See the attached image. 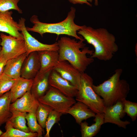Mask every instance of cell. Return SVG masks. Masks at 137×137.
<instances>
[{
    "instance_id": "9c48e42d",
    "label": "cell",
    "mask_w": 137,
    "mask_h": 137,
    "mask_svg": "<svg viewBox=\"0 0 137 137\" xmlns=\"http://www.w3.org/2000/svg\"><path fill=\"white\" fill-rule=\"evenodd\" d=\"M125 114L123 111V102L121 100L118 101L112 105L106 107L104 113V123H111L126 129V126L130 122L126 120H121Z\"/></svg>"
},
{
    "instance_id": "836d02e7",
    "label": "cell",
    "mask_w": 137,
    "mask_h": 137,
    "mask_svg": "<svg viewBox=\"0 0 137 137\" xmlns=\"http://www.w3.org/2000/svg\"><path fill=\"white\" fill-rule=\"evenodd\" d=\"M3 132L0 129V137L1 135L2 134Z\"/></svg>"
},
{
    "instance_id": "d6a6232c",
    "label": "cell",
    "mask_w": 137,
    "mask_h": 137,
    "mask_svg": "<svg viewBox=\"0 0 137 137\" xmlns=\"http://www.w3.org/2000/svg\"><path fill=\"white\" fill-rule=\"evenodd\" d=\"M1 39L0 36V53L1 50L2 49V47L1 45Z\"/></svg>"
},
{
    "instance_id": "ac0fdd59",
    "label": "cell",
    "mask_w": 137,
    "mask_h": 137,
    "mask_svg": "<svg viewBox=\"0 0 137 137\" xmlns=\"http://www.w3.org/2000/svg\"><path fill=\"white\" fill-rule=\"evenodd\" d=\"M32 79H28L20 77L16 79L10 90L11 103L23 96L28 91L30 90Z\"/></svg>"
},
{
    "instance_id": "d4e9b609",
    "label": "cell",
    "mask_w": 137,
    "mask_h": 137,
    "mask_svg": "<svg viewBox=\"0 0 137 137\" xmlns=\"http://www.w3.org/2000/svg\"><path fill=\"white\" fill-rule=\"evenodd\" d=\"M36 112L27 113L26 118L30 132L37 133V137H42L44 132V129L39 125L36 116Z\"/></svg>"
},
{
    "instance_id": "cb8c5ba5",
    "label": "cell",
    "mask_w": 137,
    "mask_h": 137,
    "mask_svg": "<svg viewBox=\"0 0 137 137\" xmlns=\"http://www.w3.org/2000/svg\"><path fill=\"white\" fill-rule=\"evenodd\" d=\"M53 109L50 107L39 102L35 114L38 123L44 129L45 127L46 121L50 112Z\"/></svg>"
},
{
    "instance_id": "7402d4cb",
    "label": "cell",
    "mask_w": 137,
    "mask_h": 137,
    "mask_svg": "<svg viewBox=\"0 0 137 137\" xmlns=\"http://www.w3.org/2000/svg\"><path fill=\"white\" fill-rule=\"evenodd\" d=\"M12 115L8 121L14 128L26 132H30L26 125L27 113L20 112L10 108Z\"/></svg>"
},
{
    "instance_id": "ffe728a7",
    "label": "cell",
    "mask_w": 137,
    "mask_h": 137,
    "mask_svg": "<svg viewBox=\"0 0 137 137\" xmlns=\"http://www.w3.org/2000/svg\"><path fill=\"white\" fill-rule=\"evenodd\" d=\"M51 72L41 76H36L33 79L30 91L36 98L43 95L48 90L49 87L48 78Z\"/></svg>"
},
{
    "instance_id": "d6986e66",
    "label": "cell",
    "mask_w": 137,
    "mask_h": 137,
    "mask_svg": "<svg viewBox=\"0 0 137 137\" xmlns=\"http://www.w3.org/2000/svg\"><path fill=\"white\" fill-rule=\"evenodd\" d=\"M104 114H96L94 119L95 122L90 126L85 121L81 122L80 124L81 137H92L96 135L101 125L104 124Z\"/></svg>"
},
{
    "instance_id": "f1b7e54d",
    "label": "cell",
    "mask_w": 137,
    "mask_h": 137,
    "mask_svg": "<svg viewBox=\"0 0 137 137\" xmlns=\"http://www.w3.org/2000/svg\"><path fill=\"white\" fill-rule=\"evenodd\" d=\"M20 0H0V12H4L13 9L19 13H22V10L19 7L18 3Z\"/></svg>"
},
{
    "instance_id": "5bb4252c",
    "label": "cell",
    "mask_w": 137,
    "mask_h": 137,
    "mask_svg": "<svg viewBox=\"0 0 137 137\" xmlns=\"http://www.w3.org/2000/svg\"><path fill=\"white\" fill-rule=\"evenodd\" d=\"M41 67L36 76H41L53 70L59 61L58 51L45 50L38 52Z\"/></svg>"
},
{
    "instance_id": "f546056e",
    "label": "cell",
    "mask_w": 137,
    "mask_h": 137,
    "mask_svg": "<svg viewBox=\"0 0 137 137\" xmlns=\"http://www.w3.org/2000/svg\"><path fill=\"white\" fill-rule=\"evenodd\" d=\"M7 61L3 55L0 54V75L3 73L4 67Z\"/></svg>"
},
{
    "instance_id": "7a4b0ae2",
    "label": "cell",
    "mask_w": 137,
    "mask_h": 137,
    "mask_svg": "<svg viewBox=\"0 0 137 137\" xmlns=\"http://www.w3.org/2000/svg\"><path fill=\"white\" fill-rule=\"evenodd\" d=\"M83 41L61 37L57 42L59 46V61H66L80 73L84 72L88 67L94 61L92 55L94 50L85 46Z\"/></svg>"
},
{
    "instance_id": "1f68e13d",
    "label": "cell",
    "mask_w": 137,
    "mask_h": 137,
    "mask_svg": "<svg viewBox=\"0 0 137 137\" xmlns=\"http://www.w3.org/2000/svg\"><path fill=\"white\" fill-rule=\"evenodd\" d=\"M92 1V0H90V1ZM95 5L96 6H97L98 5V0H95L94 2Z\"/></svg>"
},
{
    "instance_id": "30bf717a",
    "label": "cell",
    "mask_w": 137,
    "mask_h": 137,
    "mask_svg": "<svg viewBox=\"0 0 137 137\" xmlns=\"http://www.w3.org/2000/svg\"><path fill=\"white\" fill-rule=\"evenodd\" d=\"M49 86L57 89L66 96L74 98L78 89L70 82L63 78L54 69L50 73L48 78Z\"/></svg>"
},
{
    "instance_id": "83f0119b",
    "label": "cell",
    "mask_w": 137,
    "mask_h": 137,
    "mask_svg": "<svg viewBox=\"0 0 137 137\" xmlns=\"http://www.w3.org/2000/svg\"><path fill=\"white\" fill-rule=\"evenodd\" d=\"M123 105V111L133 122L137 117V103L124 99L121 100Z\"/></svg>"
},
{
    "instance_id": "277c9868",
    "label": "cell",
    "mask_w": 137,
    "mask_h": 137,
    "mask_svg": "<svg viewBox=\"0 0 137 137\" xmlns=\"http://www.w3.org/2000/svg\"><path fill=\"white\" fill-rule=\"evenodd\" d=\"M123 71L122 68H117L107 80L99 85H92L94 91L102 97L106 107L112 105L127 97L130 86L126 80L120 78Z\"/></svg>"
},
{
    "instance_id": "4dcf8cb0",
    "label": "cell",
    "mask_w": 137,
    "mask_h": 137,
    "mask_svg": "<svg viewBox=\"0 0 137 137\" xmlns=\"http://www.w3.org/2000/svg\"><path fill=\"white\" fill-rule=\"evenodd\" d=\"M71 3L74 4H86L88 6L92 7V5L89 3L88 1L89 0H68Z\"/></svg>"
},
{
    "instance_id": "484cf974",
    "label": "cell",
    "mask_w": 137,
    "mask_h": 137,
    "mask_svg": "<svg viewBox=\"0 0 137 137\" xmlns=\"http://www.w3.org/2000/svg\"><path fill=\"white\" fill-rule=\"evenodd\" d=\"M62 114L54 110H52L49 113L47 118L45 124L46 131L45 137H49L50 132L52 128L56 123L60 121Z\"/></svg>"
},
{
    "instance_id": "e0dca14e",
    "label": "cell",
    "mask_w": 137,
    "mask_h": 137,
    "mask_svg": "<svg viewBox=\"0 0 137 137\" xmlns=\"http://www.w3.org/2000/svg\"><path fill=\"white\" fill-rule=\"evenodd\" d=\"M27 56V53H26L8 60L4 67L3 72L14 79H17L21 77L22 66Z\"/></svg>"
},
{
    "instance_id": "4316f807",
    "label": "cell",
    "mask_w": 137,
    "mask_h": 137,
    "mask_svg": "<svg viewBox=\"0 0 137 137\" xmlns=\"http://www.w3.org/2000/svg\"><path fill=\"white\" fill-rule=\"evenodd\" d=\"M16 79L4 72L0 75V96L10 90Z\"/></svg>"
},
{
    "instance_id": "44dd1931",
    "label": "cell",
    "mask_w": 137,
    "mask_h": 137,
    "mask_svg": "<svg viewBox=\"0 0 137 137\" xmlns=\"http://www.w3.org/2000/svg\"><path fill=\"white\" fill-rule=\"evenodd\" d=\"M11 103L10 91L0 96V126L8 121L12 115L10 110Z\"/></svg>"
},
{
    "instance_id": "9a60e30c",
    "label": "cell",
    "mask_w": 137,
    "mask_h": 137,
    "mask_svg": "<svg viewBox=\"0 0 137 137\" xmlns=\"http://www.w3.org/2000/svg\"><path fill=\"white\" fill-rule=\"evenodd\" d=\"M39 102L31 93L28 91L21 97L11 103L10 108L26 113L36 112Z\"/></svg>"
},
{
    "instance_id": "8992f818",
    "label": "cell",
    "mask_w": 137,
    "mask_h": 137,
    "mask_svg": "<svg viewBox=\"0 0 137 137\" xmlns=\"http://www.w3.org/2000/svg\"><path fill=\"white\" fill-rule=\"evenodd\" d=\"M37 99L39 102L62 114H66L68 110L76 102L74 98L66 96L50 86L45 93Z\"/></svg>"
},
{
    "instance_id": "3957f363",
    "label": "cell",
    "mask_w": 137,
    "mask_h": 137,
    "mask_svg": "<svg viewBox=\"0 0 137 137\" xmlns=\"http://www.w3.org/2000/svg\"><path fill=\"white\" fill-rule=\"evenodd\" d=\"M75 12V9L71 7L64 20L58 23H53L41 22L39 21L37 16L33 15L30 20L33 25L32 27H26L27 30L28 31L38 33L42 37L46 33L55 34L58 36L65 35L73 37L76 39L84 41V39L81 36H78L77 33L84 25L79 26L75 24L74 20Z\"/></svg>"
},
{
    "instance_id": "2e32d148",
    "label": "cell",
    "mask_w": 137,
    "mask_h": 137,
    "mask_svg": "<svg viewBox=\"0 0 137 137\" xmlns=\"http://www.w3.org/2000/svg\"><path fill=\"white\" fill-rule=\"evenodd\" d=\"M66 114L72 115L79 125L84 120L94 117L96 114L87 106L79 101L73 105L67 111Z\"/></svg>"
},
{
    "instance_id": "ba28073f",
    "label": "cell",
    "mask_w": 137,
    "mask_h": 137,
    "mask_svg": "<svg viewBox=\"0 0 137 137\" xmlns=\"http://www.w3.org/2000/svg\"><path fill=\"white\" fill-rule=\"evenodd\" d=\"M25 20L24 18H21L19 20L18 23L26 45L27 56L34 52L45 50L58 51L59 48L57 42L50 44H44L31 35L27 30L25 24Z\"/></svg>"
},
{
    "instance_id": "8fae6325",
    "label": "cell",
    "mask_w": 137,
    "mask_h": 137,
    "mask_svg": "<svg viewBox=\"0 0 137 137\" xmlns=\"http://www.w3.org/2000/svg\"><path fill=\"white\" fill-rule=\"evenodd\" d=\"M63 78L78 89L81 73L66 61H58L54 69Z\"/></svg>"
},
{
    "instance_id": "7c38bea8",
    "label": "cell",
    "mask_w": 137,
    "mask_h": 137,
    "mask_svg": "<svg viewBox=\"0 0 137 137\" xmlns=\"http://www.w3.org/2000/svg\"><path fill=\"white\" fill-rule=\"evenodd\" d=\"M41 63L37 52H32L27 56L21 68V77L28 79H33L38 73Z\"/></svg>"
},
{
    "instance_id": "603a6c76",
    "label": "cell",
    "mask_w": 137,
    "mask_h": 137,
    "mask_svg": "<svg viewBox=\"0 0 137 137\" xmlns=\"http://www.w3.org/2000/svg\"><path fill=\"white\" fill-rule=\"evenodd\" d=\"M6 131L0 137H37L36 132H26L13 127L8 121L6 123Z\"/></svg>"
},
{
    "instance_id": "52a82bcc",
    "label": "cell",
    "mask_w": 137,
    "mask_h": 137,
    "mask_svg": "<svg viewBox=\"0 0 137 137\" xmlns=\"http://www.w3.org/2000/svg\"><path fill=\"white\" fill-rule=\"evenodd\" d=\"M0 36L2 47L0 54L7 60L26 52L24 39L2 33L0 34Z\"/></svg>"
},
{
    "instance_id": "4fadbf2b",
    "label": "cell",
    "mask_w": 137,
    "mask_h": 137,
    "mask_svg": "<svg viewBox=\"0 0 137 137\" xmlns=\"http://www.w3.org/2000/svg\"><path fill=\"white\" fill-rule=\"evenodd\" d=\"M12 11L0 12V31L6 33L11 36L24 39L19 23L12 18Z\"/></svg>"
},
{
    "instance_id": "5b68a950",
    "label": "cell",
    "mask_w": 137,
    "mask_h": 137,
    "mask_svg": "<svg viewBox=\"0 0 137 137\" xmlns=\"http://www.w3.org/2000/svg\"><path fill=\"white\" fill-rule=\"evenodd\" d=\"M93 80L87 74L81 73L80 82L76 100L87 106L96 114H104L106 106L103 99L92 88Z\"/></svg>"
},
{
    "instance_id": "6da1fadb",
    "label": "cell",
    "mask_w": 137,
    "mask_h": 137,
    "mask_svg": "<svg viewBox=\"0 0 137 137\" xmlns=\"http://www.w3.org/2000/svg\"><path fill=\"white\" fill-rule=\"evenodd\" d=\"M77 33L93 46L94 50L91 58L109 60L118 50L115 36L105 28L95 29L84 25Z\"/></svg>"
}]
</instances>
